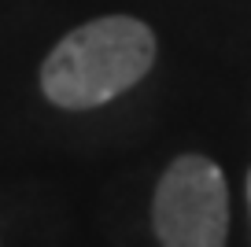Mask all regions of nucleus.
I'll use <instances>...</instances> for the list:
<instances>
[{
	"instance_id": "obj_1",
	"label": "nucleus",
	"mask_w": 251,
	"mask_h": 247,
	"mask_svg": "<svg viewBox=\"0 0 251 247\" xmlns=\"http://www.w3.org/2000/svg\"><path fill=\"white\" fill-rule=\"evenodd\" d=\"M155 63V33L129 15H103L78 26L48 52L41 89L55 107L89 111L133 89Z\"/></svg>"
},
{
	"instance_id": "obj_2",
	"label": "nucleus",
	"mask_w": 251,
	"mask_h": 247,
	"mask_svg": "<svg viewBox=\"0 0 251 247\" xmlns=\"http://www.w3.org/2000/svg\"><path fill=\"white\" fill-rule=\"evenodd\" d=\"M151 225L163 247H226L229 188L218 162L181 155L159 177Z\"/></svg>"
},
{
	"instance_id": "obj_3",
	"label": "nucleus",
	"mask_w": 251,
	"mask_h": 247,
	"mask_svg": "<svg viewBox=\"0 0 251 247\" xmlns=\"http://www.w3.org/2000/svg\"><path fill=\"white\" fill-rule=\"evenodd\" d=\"M248 203H251V173H248Z\"/></svg>"
}]
</instances>
